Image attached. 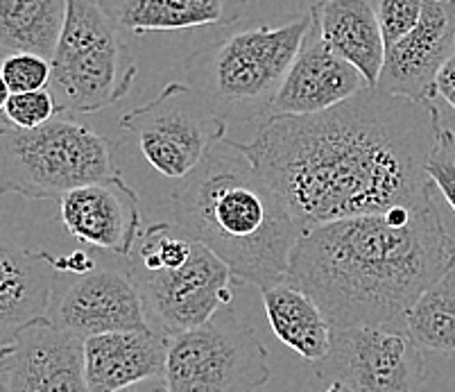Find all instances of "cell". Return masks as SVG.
Masks as SVG:
<instances>
[{
    "mask_svg": "<svg viewBox=\"0 0 455 392\" xmlns=\"http://www.w3.org/2000/svg\"><path fill=\"white\" fill-rule=\"evenodd\" d=\"M118 392H171V388H168V381H165L164 374H156V377L146 379V381H139L134 383V386Z\"/></svg>",
    "mask_w": 455,
    "mask_h": 392,
    "instance_id": "cell-28",
    "label": "cell"
},
{
    "mask_svg": "<svg viewBox=\"0 0 455 392\" xmlns=\"http://www.w3.org/2000/svg\"><path fill=\"white\" fill-rule=\"evenodd\" d=\"M66 23V0H0V52L52 60Z\"/></svg>",
    "mask_w": 455,
    "mask_h": 392,
    "instance_id": "cell-21",
    "label": "cell"
},
{
    "mask_svg": "<svg viewBox=\"0 0 455 392\" xmlns=\"http://www.w3.org/2000/svg\"><path fill=\"white\" fill-rule=\"evenodd\" d=\"M48 91L60 114H95L127 96L139 76L134 52L100 0H66V23L51 60Z\"/></svg>",
    "mask_w": 455,
    "mask_h": 392,
    "instance_id": "cell-6",
    "label": "cell"
},
{
    "mask_svg": "<svg viewBox=\"0 0 455 392\" xmlns=\"http://www.w3.org/2000/svg\"><path fill=\"white\" fill-rule=\"evenodd\" d=\"M455 263L437 202L345 218L304 232L285 282L333 329L403 324L412 304Z\"/></svg>",
    "mask_w": 455,
    "mask_h": 392,
    "instance_id": "cell-2",
    "label": "cell"
},
{
    "mask_svg": "<svg viewBox=\"0 0 455 392\" xmlns=\"http://www.w3.org/2000/svg\"><path fill=\"white\" fill-rule=\"evenodd\" d=\"M7 123L16 130H36V127L51 123L60 114L55 98L48 89L28 91V93H12L5 109Z\"/></svg>",
    "mask_w": 455,
    "mask_h": 392,
    "instance_id": "cell-24",
    "label": "cell"
},
{
    "mask_svg": "<svg viewBox=\"0 0 455 392\" xmlns=\"http://www.w3.org/2000/svg\"><path fill=\"white\" fill-rule=\"evenodd\" d=\"M164 377L171 392H256L270 381L267 349L229 307L171 338Z\"/></svg>",
    "mask_w": 455,
    "mask_h": 392,
    "instance_id": "cell-7",
    "label": "cell"
},
{
    "mask_svg": "<svg viewBox=\"0 0 455 392\" xmlns=\"http://www.w3.org/2000/svg\"><path fill=\"white\" fill-rule=\"evenodd\" d=\"M263 307L272 332L304 361L320 363L331 348L333 327L322 308L299 288L281 282L263 288Z\"/></svg>",
    "mask_w": 455,
    "mask_h": 392,
    "instance_id": "cell-20",
    "label": "cell"
},
{
    "mask_svg": "<svg viewBox=\"0 0 455 392\" xmlns=\"http://www.w3.org/2000/svg\"><path fill=\"white\" fill-rule=\"evenodd\" d=\"M324 392H351V390H349V388H345V386H342V383L333 381V383H329V388H326Z\"/></svg>",
    "mask_w": 455,
    "mask_h": 392,
    "instance_id": "cell-30",
    "label": "cell"
},
{
    "mask_svg": "<svg viewBox=\"0 0 455 392\" xmlns=\"http://www.w3.org/2000/svg\"><path fill=\"white\" fill-rule=\"evenodd\" d=\"M48 252H28L0 236V342L45 316L52 302L55 268Z\"/></svg>",
    "mask_w": 455,
    "mask_h": 392,
    "instance_id": "cell-18",
    "label": "cell"
},
{
    "mask_svg": "<svg viewBox=\"0 0 455 392\" xmlns=\"http://www.w3.org/2000/svg\"><path fill=\"white\" fill-rule=\"evenodd\" d=\"M118 30L132 35L186 32L234 26L243 16L241 0H100Z\"/></svg>",
    "mask_w": 455,
    "mask_h": 392,
    "instance_id": "cell-19",
    "label": "cell"
},
{
    "mask_svg": "<svg viewBox=\"0 0 455 392\" xmlns=\"http://www.w3.org/2000/svg\"><path fill=\"white\" fill-rule=\"evenodd\" d=\"M440 132L433 102L367 86L320 114L270 118L238 146L304 234L435 200L426 166Z\"/></svg>",
    "mask_w": 455,
    "mask_h": 392,
    "instance_id": "cell-1",
    "label": "cell"
},
{
    "mask_svg": "<svg viewBox=\"0 0 455 392\" xmlns=\"http://www.w3.org/2000/svg\"><path fill=\"white\" fill-rule=\"evenodd\" d=\"M453 12H455V7H453Z\"/></svg>",
    "mask_w": 455,
    "mask_h": 392,
    "instance_id": "cell-33",
    "label": "cell"
},
{
    "mask_svg": "<svg viewBox=\"0 0 455 392\" xmlns=\"http://www.w3.org/2000/svg\"><path fill=\"white\" fill-rule=\"evenodd\" d=\"M403 324L419 349L455 354V263L421 292Z\"/></svg>",
    "mask_w": 455,
    "mask_h": 392,
    "instance_id": "cell-22",
    "label": "cell"
},
{
    "mask_svg": "<svg viewBox=\"0 0 455 392\" xmlns=\"http://www.w3.org/2000/svg\"><path fill=\"white\" fill-rule=\"evenodd\" d=\"M168 348H171V338L152 327L86 338V392H118L156 374H164Z\"/></svg>",
    "mask_w": 455,
    "mask_h": 392,
    "instance_id": "cell-16",
    "label": "cell"
},
{
    "mask_svg": "<svg viewBox=\"0 0 455 392\" xmlns=\"http://www.w3.org/2000/svg\"><path fill=\"white\" fill-rule=\"evenodd\" d=\"M0 392H86L84 340L48 316L28 322L0 348Z\"/></svg>",
    "mask_w": 455,
    "mask_h": 392,
    "instance_id": "cell-11",
    "label": "cell"
},
{
    "mask_svg": "<svg viewBox=\"0 0 455 392\" xmlns=\"http://www.w3.org/2000/svg\"><path fill=\"white\" fill-rule=\"evenodd\" d=\"M116 175L114 146L84 123L57 114L36 130L0 127V196L61 200Z\"/></svg>",
    "mask_w": 455,
    "mask_h": 392,
    "instance_id": "cell-5",
    "label": "cell"
},
{
    "mask_svg": "<svg viewBox=\"0 0 455 392\" xmlns=\"http://www.w3.org/2000/svg\"><path fill=\"white\" fill-rule=\"evenodd\" d=\"M435 96H442L455 109V44L435 77Z\"/></svg>",
    "mask_w": 455,
    "mask_h": 392,
    "instance_id": "cell-27",
    "label": "cell"
},
{
    "mask_svg": "<svg viewBox=\"0 0 455 392\" xmlns=\"http://www.w3.org/2000/svg\"><path fill=\"white\" fill-rule=\"evenodd\" d=\"M317 377L351 392H424L426 367L405 324L333 329Z\"/></svg>",
    "mask_w": 455,
    "mask_h": 392,
    "instance_id": "cell-9",
    "label": "cell"
},
{
    "mask_svg": "<svg viewBox=\"0 0 455 392\" xmlns=\"http://www.w3.org/2000/svg\"><path fill=\"white\" fill-rule=\"evenodd\" d=\"M430 181L435 184L437 191L442 193L449 206L455 212V132L444 130L442 127L440 136H437L435 150L428 159Z\"/></svg>",
    "mask_w": 455,
    "mask_h": 392,
    "instance_id": "cell-26",
    "label": "cell"
},
{
    "mask_svg": "<svg viewBox=\"0 0 455 392\" xmlns=\"http://www.w3.org/2000/svg\"><path fill=\"white\" fill-rule=\"evenodd\" d=\"M66 232L84 245L130 257L140 234V204L121 175L66 193L60 200Z\"/></svg>",
    "mask_w": 455,
    "mask_h": 392,
    "instance_id": "cell-13",
    "label": "cell"
},
{
    "mask_svg": "<svg viewBox=\"0 0 455 392\" xmlns=\"http://www.w3.org/2000/svg\"><path fill=\"white\" fill-rule=\"evenodd\" d=\"M45 316L80 340L111 332L150 329L143 300L130 275L105 266L73 275V282L52 300Z\"/></svg>",
    "mask_w": 455,
    "mask_h": 392,
    "instance_id": "cell-12",
    "label": "cell"
},
{
    "mask_svg": "<svg viewBox=\"0 0 455 392\" xmlns=\"http://www.w3.org/2000/svg\"><path fill=\"white\" fill-rule=\"evenodd\" d=\"M386 48L411 35L424 12V0H374Z\"/></svg>",
    "mask_w": 455,
    "mask_h": 392,
    "instance_id": "cell-25",
    "label": "cell"
},
{
    "mask_svg": "<svg viewBox=\"0 0 455 392\" xmlns=\"http://www.w3.org/2000/svg\"><path fill=\"white\" fill-rule=\"evenodd\" d=\"M455 44V12L435 0H424V12L411 35L386 48V64L376 89L412 98L435 100V77Z\"/></svg>",
    "mask_w": 455,
    "mask_h": 392,
    "instance_id": "cell-14",
    "label": "cell"
},
{
    "mask_svg": "<svg viewBox=\"0 0 455 392\" xmlns=\"http://www.w3.org/2000/svg\"><path fill=\"white\" fill-rule=\"evenodd\" d=\"M363 89H367L365 77L349 61L329 51L315 28H310L281 84L272 118L320 114L349 100Z\"/></svg>",
    "mask_w": 455,
    "mask_h": 392,
    "instance_id": "cell-15",
    "label": "cell"
},
{
    "mask_svg": "<svg viewBox=\"0 0 455 392\" xmlns=\"http://www.w3.org/2000/svg\"><path fill=\"white\" fill-rule=\"evenodd\" d=\"M177 225L209 247L234 279L256 288L285 282L301 236L288 206L238 141L222 139L172 193Z\"/></svg>",
    "mask_w": 455,
    "mask_h": 392,
    "instance_id": "cell-3",
    "label": "cell"
},
{
    "mask_svg": "<svg viewBox=\"0 0 455 392\" xmlns=\"http://www.w3.org/2000/svg\"><path fill=\"white\" fill-rule=\"evenodd\" d=\"M10 89H7L5 84V77H3V71H0V114H3V109H5L7 100H10Z\"/></svg>",
    "mask_w": 455,
    "mask_h": 392,
    "instance_id": "cell-29",
    "label": "cell"
},
{
    "mask_svg": "<svg viewBox=\"0 0 455 392\" xmlns=\"http://www.w3.org/2000/svg\"><path fill=\"white\" fill-rule=\"evenodd\" d=\"M241 3H243V5H245V3H247V0H241Z\"/></svg>",
    "mask_w": 455,
    "mask_h": 392,
    "instance_id": "cell-32",
    "label": "cell"
},
{
    "mask_svg": "<svg viewBox=\"0 0 455 392\" xmlns=\"http://www.w3.org/2000/svg\"><path fill=\"white\" fill-rule=\"evenodd\" d=\"M435 3H442V5H449V7H455V0H435Z\"/></svg>",
    "mask_w": 455,
    "mask_h": 392,
    "instance_id": "cell-31",
    "label": "cell"
},
{
    "mask_svg": "<svg viewBox=\"0 0 455 392\" xmlns=\"http://www.w3.org/2000/svg\"><path fill=\"white\" fill-rule=\"evenodd\" d=\"M121 130L136 139L139 150L159 175L180 181L227 139V121L181 82L165 84L150 102L127 111Z\"/></svg>",
    "mask_w": 455,
    "mask_h": 392,
    "instance_id": "cell-8",
    "label": "cell"
},
{
    "mask_svg": "<svg viewBox=\"0 0 455 392\" xmlns=\"http://www.w3.org/2000/svg\"><path fill=\"white\" fill-rule=\"evenodd\" d=\"M310 16L326 48L349 61L367 86L376 89L386 64V41L374 0H317Z\"/></svg>",
    "mask_w": 455,
    "mask_h": 392,
    "instance_id": "cell-17",
    "label": "cell"
},
{
    "mask_svg": "<svg viewBox=\"0 0 455 392\" xmlns=\"http://www.w3.org/2000/svg\"><path fill=\"white\" fill-rule=\"evenodd\" d=\"M155 332L168 338L197 329L231 304L229 268L196 241L186 263L156 270H127Z\"/></svg>",
    "mask_w": 455,
    "mask_h": 392,
    "instance_id": "cell-10",
    "label": "cell"
},
{
    "mask_svg": "<svg viewBox=\"0 0 455 392\" xmlns=\"http://www.w3.org/2000/svg\"><path fill=\"white\" fill-rule=\"evenodd\" d=\"M313 16L235 30L186 57L188 86L222 121L266 123Z\"/></svg>",
    "mask_w": 455,
    "mask_h": 392,
    "instance_id": "cell-4",
    "label": "cell"
},
{
    "mask_svg": "<svg viewBox=\"0 0 455 392\" xmlns=\"http://www.w3.org/2000/svg\"><path fill=\"white\" fill-rule=\"evenodd\" d=\"M0 71L10 93H28V91L48 89L52 66L51 60L32 52H12L0 60Z\"/></svg>",
    "mask_w": 455,
    "mask_h": 392,
    "instance_id": "cell-23",
    "label": "cell"
}]
</instances>
